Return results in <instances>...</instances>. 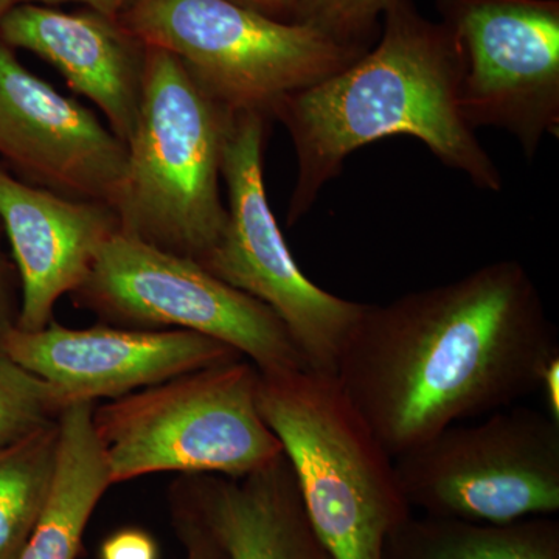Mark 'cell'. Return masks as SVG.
I'll list each match as a JSON object with an SVG mask.
<instances>
[{"mask_svg":"<svg viewBox=\"0 0 559 559\" xmlns=\"http://www.w3.org/2000/svg\"><path fill=\"white\" fill-rule=\"evenodd\" d=\"M170 510L173 527L182 544L186 559H229L176 481L170 491Z\"/></svg>","mask_w":559,"mask_h":559,"instance_id":"44dd1931","label":"cell"},{"mask_svg":"<svg viewBox=\"0 0 559 559\" xmlns=\"http://www.w3.org/2000/svg\"><path fill=\"white\" fill-rule=\"evenodd\" d=\"M242 9L255 11L271 20L293 22L304 0H229Z\"/></svg>","mask_w":559,"mask_h":559,"instance_id":"603a6c76","label":"cell"},{"mask_svg":"<svg viewBox=\"0 0 559 559\" xmlns=\"http://www.w3.org/2000/svg\"><path fill=\"white\" fill-rule=\"evenodd\" d=\"M396 0H304L293 22L311 25L340 43L366 49L378 17Z\"/></svg>","mask_w":559,"mask_h":559,"instance_id":"ffe728a7","label":"cell"},{"mask_svg":"<svg viewBox=\"0 0 559 559\" xmlns=\"http://www.w3.org/2000/svg\"><path fill=\"white\" fill-rule=\"evenodd\" d=\"M257 403L296 476L312 528L334 559H382L412 514L395 460L334 374L260 371Z\"/></svg>","mask_w":559,"mask_h":559,"instance_id":"3957f363","label":"cell"},{"mask_svg":"<svg viewBox=\"0 0 559 559\" xmlns=\"http://www.w3.org/2000/svg\"><path fill=\"white\" fill-rule=\"evenodd\" d=\"M463 55L460 108L473 128H498L532 160L559 135L558 0H439Z\"/></svg>","mask_w":559,"mask_h":559,"instance_id":"30bf717a","label":"cell"},{"mask_svg":"<svg viewBox=\"0 0 559 559\" xmlns=\"http://www.w3.org/2000/svg\"><path fill=\"white\" fill-rule=\"evenodd\" d=\"M68 401L0 348V447L57 421Z\"/></svg>","mask_w":559,"mask_h":559,"instance_id":"d6986e66","label":"cell"},{"mask_svg":"<svg viewBox=\"0 0 559 559\" xmlns=\"http://www.w3.org/2000/svg\"><path fill=\"white\" fill-rule=\"evenodd\" d=\"M0 223L21 278L16 329L39 331L57 301L83 285L98 252L120 230L108 202L33 186L0 168Z\"/></svg>","mask_w":559,"mask_h":559,"instance_id":"4fadbf2b","label":"cell"},{"mask_svg":"<svg viewBox=\"0 0 559 559\" xmlns=\"http://www.w3.org/2000/svg\"><path fill=\"white\" fill-rule=\"evenodd\" d=\"M58 441L57 419L0 447V559L20 558L38 524L57 473Z\"/></svg>","mask_w":559,"mask_h":559,"instance_id":"ac0fdd59","label":"cell"},{"mask_svg":"<svg viewBox=\"0 0 559 559\" xmlns=\"http://www.w3.org/2000/svg\"><path fill=\"white\" fill-rule=\"evenodd\" d=\"M0 40L49 62L128 143L142 105L148 49L120 20L90 9L61 11L17 3L0 22Z\"/></svg>","mask_w":559,"mask_h":559,"instance_id":"5bb4252c","label":"cell"},{"mask_svg":"<svg viewBox=\"0 0 559 559\" xmlns=\"http://www.w3.org/2000/svg\"><path fill=\"white\" fill-rule=\"evenodd\" d=\"M17 311L11 307L10 290H9V272H7L5 260L0 253V340L13 326H16Z\"/></svg>","mask_w":559,"mask_h":559,"instance_id":"484cf974","label":"cell"},{"mask_svg":"<svg viewBox=\"0 0 559 559\" xmlns=\"http://www.w3.org/2000/svg\"><path fill=\"white\" fill-rule=\"evenodd\" d=\"M120 21L146 47L175 55L224 108L270 119L286 95L340 72L367 51L229 0H138Z\"/></svg>","mask_w":559,"mask_h":559,"instance_id":"8992f818","label":"cell"},{"mask_svg":"<svg viewBox=\"0 0 559 559\" xmlns=\"http://www.w3.org/2000/svg\"><path fill=\"white\" fill-rule=\"evenodd\" d=\"M462 79V49L450 27L426 20L411 0L393 2L373 50L286 95L272 110V119L288 131L297 157L288 226L310 213L349 154L396 135L419 140L477 189L502 191L498 165L460 108Z\"/></svg>","mask_w":559,"mask_h":559,"instance_id":"7a4b0ae2","label":"cell"},{"mask_svg":"<svg viewBox=\"0 0 559 559\" xmlns=\"http://www.w3.org/2000/svg\"><path fill=\"white\" fill-rule=\"evenodd\" d=\"M146 49L142 105L112 207L123 234L201 263L226 227L221 170L234 110L175 55Z\"/></svg>","mask_w":559,"mask_h":559,"instance_id":"277c9868","label":"cell"},{"mask_svg":"<svg viewBox=\"0 0 559 559\" xmlns=\"http://www.w3.org/2000/svg\"><path fill=\"white\" fill-rule=\"evenodd\" d=\"M393 460L411 509L428 516L509 524L559 511V421L547 412H491Z\"/></svg>","mask_w":559,"mask_h":559,"instance_id":"9c48e42d","label":"cell"},{"mask_svg":"<svg viewBox=\"0 0 559 559\" xmlns=\"http://www.w3.org/2000/svg\"><path fill=\"white\" fill-rule=\"evenodd\" d=\"M382 559H559V522L536 516L487 524L411 514L390 533Z\"/></svg>","mask_w":559,"mask_h":559,"instance_id":"e0dca14e","label":"cell"},{"mask_svg":"<svg viewBox=\"0 0 559 559\" xmlns=\"http://www.w3.org/2000/svg\"><path fill=\"white\" fill-rule=\"evenodd\" d=\"M538 390L543 393L547 414L559 421V356L547 364L540 377Z\"/></svg>","mask_w":559,"mask_h":559,"instance_id":"d4e9b609","label":"cell"},{"mask_svg":"<svg viewBox=\"0 0 559 559\" xmlns=\"http://www.w3.org/2000/svg\"><path fill=\"white\" fill-rule=\"evenodd\" d=\"M246 358L180 374L95 407L112 485L157 473L248 476L283 454Z\"/></svg>","mask_w":559,"mask_h":559,"instance_id":"5b68a950","label":"cell"},{"mask_svg":"<svg viewBox=\"0 0 559 559\" xmlns=\"http://www.w3.org/2000/svg\"><path fill=\"white\" fill-rule=\"evenodd\" d=\"M138 0H17V3H38V5H58V3H80L84 9L97 11L112 20H120Z\"/></svg>","mask_w":559,"mask_h":559,"instance_id":"cb8c5ba5","label":"cell"},{"mask_svg":"<svg viewBox=\"0 0 559 559\" xmlns=\"http://www.w3.org/2000/svg\"><path fill=\"white\" fill-rule=\"evenodd\" d=\"M0 157L33 186L114 205L128 146L91 109L25 68L0 40Z\"/></svg>","mask_w":559,"mask_h":559,"instance_id":"8fae6325","label":"cell"},{"mask_svg":"<svg viewBox=\"0 0 559 559\" xmlns=\"http://www.w3.org/2000/svg\"><path fill=\"white\" fill-rule=\"evenodd\" d=\"M76 307L130 330H187L224 342L263 373L308 369L288 330L261 301L198 261L117 231L75 293Z\"/></svg>","mask_w":559,"mask_h":559,"instance_id":"ba28073f","label":"cell"},{"mask_svg":"<svg viewBox=\"0 0 559 559\" xmlns=\"http://www.w3.org/2000/svg\"><path fill=\"white\" fill-rule=\"evenodd\" d=\"M97 401L62 409L57 473L49 500L17 559H76L84 530L110 481L105 451L94 428Z\"/></svg>","mask_w":559,"mask_h":559,"instance_id":"2e32d148","label":"cell"},{"mask_svg":"<svg viewBox=\"0 0 559 559\" xmlns=\"http://www.w3.org/2000/svg\"><path fill=\"white\" fill-rule=\"evenodd\" d=\"M102 559H157V544L150 533L123 528L103 543Z\"/></svg>","mask_w":559,"mask_h":559,"instance_id":"7402d4cb","label":"cell"},{"mask_svg":"<svg viewBox=\"0 0 559 559\" xmlns=\"http://www.w3.org/2000/svg\"><path fill=\"white\" fill-rule=\"evenodd\" d=\"M557 326L521 263L364 305L337 382L393 459L469 418L538 392Z\"/></svg>","mask_w":559,"mask_h":559,"instance_id":"6da1fadb","label":"cell"},{"mask_svg":"<svg viewBox=\"0 0 559 559\" xmlns=\"http://www.w3.org/2000/svg\"><path fill=\"white\" fill-rule=\"evenodd\" d=\"M0 348L75 401L116 400L180 374L242 358L224 342L187 330L112 325L73 330L51 320L39 331L13 326Z\"/></svg>","mask_w":559,"mask_h":559,"instance_id":"7c38bea8","label":"cell"},{"mask_svg":"<svg viewBox=\"0 0 559 559\" xmlns=\"http://www.w3.org/2000/svg\"><path fill=\"white\" fill-rule=\"evenodd\" d=\"M178 481L229 559H334L308 520L285 452L237 479L182 474Z\"/></svg>","mask_w":559,"mask_h":559,"instance_id":"9a60e30c","label":"cell"},{"mask_svg":"<svg viewBox=\"0 0 559 559\" xmlns=\"http://www.w3.org/2000/svg\"><path fill=\"white\" fill-rule=\"evenodd\" d=\"M16 5L17 0H0V22H2L3 17L9 14V11Z\"/></svg>","mask_w":559,"mask_h":559,"instance_id":"4316f807","label":"cell"},{"mask_svg":"<svg viewBox=\"0 0 559 559\" xmlns=\"http://www.w3.org/2000/svg\"><path fill=\"white\" fill-rule=\"evenodd\" d=\"M270 120L249 110L231 114L221 170L226 227L200 264L266 305L288 330L308 369L334 374L366 304L326 293L297 266L264 186Z\"/></svg>","mask_w":559,"mask_h":559,"instance_id":"52a82bcc","label":"cell"}]
</instances>
